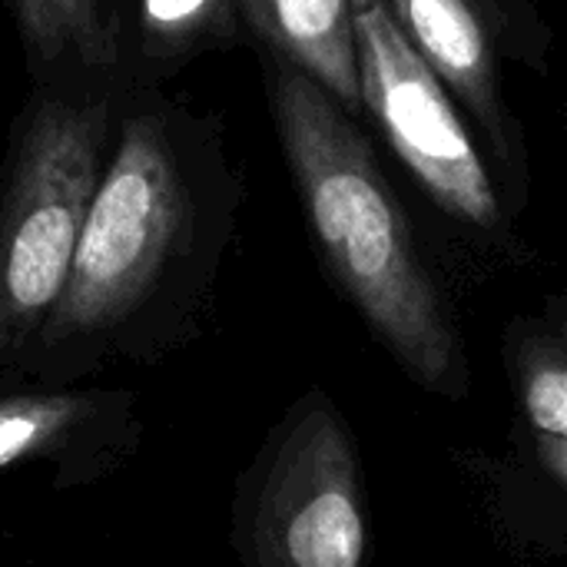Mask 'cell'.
I'll list each match as a JSON object with an SVG mask.
<instances>
[{"instance_id": "1", "label": "cell", "mask_w": 567, "mask_h": 567, "mask_svg": "<svg viewBox=\"0 0 567 567\" xmlns=\"http://www.w3.org/2000/svg\"><path fill=\"white\" fill-rule=\"evenodd\" d=\"M193 123L163 100L126 103L66 289L10 382H90L153 365L199 332L216 233Z\"/></svg>"}, {"instance_id": "8", "label": "cell", "mask_w": 567, "mask_h": 567, "mask_svg": "<svg viewBox=\"0 0 567 567\" xmlns=\"http://www.w3.org/2000/svg\"><path fill=\"white\" fill-rule=\"evenodd\" d=\"M412 47L445 86L495 130L502 143V90L492 30L475 0H385Z\"/></svg>"}, {"instance_id": "7", "label": "cell", "mask_w": 567, "mask_h": 567, "mask_svg": "<svg viewBox=\"0 0 567 567\" xmlns=\"http://www.w3.org/2000/svg\"><path fill=\"white\" fill-rule=\"evenodd\" d=\"M239 13L269 56L316 80L346 113L365 110L352 0H239Z\"/></svg>"}, {"instance_id": "11", "label": "cell", "mask_w": 567, "mask_h": 567, "mask_svg": "<svg viewBox=\"0 0 567 567\" xmlns=\"http://www.w3.org/2000/svg\"><path fill=\"white\" fill-rule=\"evenodd\" d=\"M239 0H140L136 60L150 73L173 70L229 33Z\"/></svg>"}, {"instance_id": "4", "label": "cell", "mask_w": 567, "mask_h": 567, "mask_svg": "<svg viewBox=\"0 0 567 567\" xmlns=\"http://www.w3.org/2000/svg\"><path fill=\"white\" fill-rule=\"evenodd\" d=\"M229 545L243 567H365L362 458L322 389L276 422L236 478Z\"/></svg>"}, {"instance_id": "9", "label": "cell", "mask_w": 567, "mask_h": 567, "mask_svg": "<svg viewBox=\"0 0 567 567\" xmlns=\"http://www.w3.org/2000/svg\"><path fill=\"white\" fill-rule=\"evenodd\" d=\"M33 73L43 83L110 80L120 37L110 0H7Z\"/></svg>"}, {"instance_id": "10", "label": "cell", "mask_w": 567, "mask_h": 567, "mask_svg": "<svg viewBox=\"0 0 567 567\" xmlns=\"http://www.w3.org/2000/svg\"><path fill=\"white\" fill-rule=\"evenodd\" d=\"M512 375L535 439H567V319L522 329L512 346Z\"/></svg>"}, {"instance_id": "6", "label": "cell", "mask_w": 567, "mask_h": 567, "mask_svg": "<svg viewBox=\"0 0 567 567\" xmlns=\"http://www.w3.org/2000/svg\"><path fill=\"white\" fill-rule=\"evenodd\" d=\"M140 392L126 385L0 382V475L43 468L50 492H86L143 449Z\"/></svg>"}, {"instance_id": "12", "label": "cell", "mask_w": 567, "mask_h": 567, "mask_svg": "<svg viewBox=\"0 0 567 567\" xmlns=\"http://www.w3.org/2000/svg\"><path fill=\"white\" fill-rule=\"evenodd\" d=\"M542 465L567 488V439H535Z\"/></svg>"}, {"instance_id": "5", "label": "cell", "mask_w": 567, "mask_h": 567, "mask_svg": "<svg viewBox=\"0 0 567 567\" xmlns=\"http://www.w3.org/2000/svg\"><path fill=\"white\" fill-rule=\"evenodd\" d=\"M362 106L422 189L458 223L498 233L502 199L452 90L412 47L385 0H352Z\"/></svg>"}, {"instance_id": "2", "label": "cell", "mask_w": 567, "mask_h": 567, "mask_svg": "<svg viewBox=\"0 0 567 567\" xmlns=\"http://www.w3.org/2000/svg\"><path fill=\"white\" fill-rule=\"evenodd\" d=\"M269 100L332 279L422 389L465 395V349L369 143L316 80L276 56L269 63Z\"/></svg>"}, {"instance_id": "3", "label": "cell", "mask_w": 567, "mask_h": 567, "mask_svg": "<svg viewBox=\"0 0 567 567\" xmlns=\"http://www.w3.org/2000/svg\"><path fill=\"white\" fill-rule=\"evenodd\" d=\"M110 80L43 83L0 189V382L56 309L116 136Z\"/></svg>"}]
</instances>
